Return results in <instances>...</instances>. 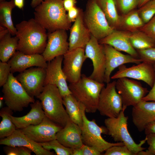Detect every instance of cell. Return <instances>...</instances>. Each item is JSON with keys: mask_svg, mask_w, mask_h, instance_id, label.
Listing matches in <instances>:
<instances>
[{"mask_svg": "<svg viewBox=\"0 0 155 155\" xmlns=\"http://www.w3.org/2000/svg\"><path fill=\"white\" fill-rule=\"evenodd\" d=\"M15 27L18 40L17 50L26 54H42L47 43L46 30L34 18L22 21Z\"/></svg>", "mask_w": 155, "mask_h": 155, "instance_id": "obj_1", "label": "cell"}, {"mask_svg": "<svg viewBox=\"0 0 155 155\" xmlns=\"http://www.w3.org/2000/svg\"><path fill=\"white\" fill-rule=\"evenodd\" d=\"M63 0H44L34 8L35 20L48 32L68 30L71 23L67 19Z\"/></svg>", "mask_w": 155, "mask_h": 155, "instance_id": "obj_2", "label": "cell"}, {"mask_svg": "<svg viewBox=\"0 0 155 155\" xmlns=\"http://www.w3.org/2000/svg\"><path fill=\"white\" fill-rule=\"evenodd\" d=\"M105 86L104 83L95 80L82 75L80 79L68 87L71 94L84 106L86 112L95 113L97 110L100 95Z\"/></svg>", "mask_w": 155, "mask_h": 155, "instance_id": "obj_3", "label": "cell"}, {"mask_svg": "<svg viewBox=\"0 0 155 155\" xmlns=\"http://www.w3.org/2000/svg\"><path fill=\"white\" fill-rule=\"evenodd\" d=\"M36 98L41 102L45 116L64 127L70 119L63 107V97L58 88L54 85H46Z\"/></svg>", "mask_w": 155, "mask_h": 155, "instance_id": "obj_4", "label": "cell"}, {"mask_svg": "<svg viewBox=\"0 0 155 155\" xmlns=\"http://www.w3.org/2000/svg\"><path fill=\"white\" fill-rule=\"evenodd\" d=\"M124 112L122 111L117 117H108L104 120V124L108 130V135L112 137L115 142H123L131 152L136 155L146 148L142 146L146 142L147 138L146 137L138 144L134 142L128 131V117L125 116Z\"/></svg>", "mask_w": 155, "mask_h": 155, "instance_id": "obj_5", "label": "cell"}, {"mask_svg": "<svg viewBox=\"0 0 155 155\" xmlns=\"http://www.w3.org/2000/svg\"><path fill=\"white\" fill-rule=\"evenodd\" d=\"M81 111L83 120L82 137L84 145L92 147L101 153L111 146L124 145L122 142L112 143L106 141L102 137L101 134H107L106 127L99 126L94 119L89 120L86 115L85 108L83 105Z\"/></svg>", "mask_w": 155, "mask_h": 155, "instance_id": "obj_6", "label": "cell"}, {"mask_svg": "<svg viewBox=\"0 0 155 155\" xmlns=\"http://www.w3.org/2000/svg\"><path fill=\"white\" fill-rule=\"evenodd\" d=\"M84 22L91 35L98 41L104 38L115 29L109 24L96 0H89L83 12Z\"/></svg>", "mask_w": 155, "mask_h": 155, "instance_id": "obj_7", "label": "cell"}, {"mask_svg": "<svg viewBox=\"0 0 155 155\" xmlns=\"http://www.w3.org/2000/svg\"><path fill=\"white\" fill-rule=\"evenodd\" d=\"M2 92L7 106L14 112L22 111L35 101L34 98L28 94L11 72L7 81L3 86Z\"/></svg>", "mask_w": 155, "mask_h": 155, "instance_id": "obj_8", "label": "cell"}, {"mask_svg": "<svg viewBox=\"0 0 155 155\" xmlns=\"http://www.w3.org/2000/svg\"><path fill=\"white\" fill-rule=\"evenodd\" d=\"M116 80L110 82L103 88L100 92L97 110L102 116L117 117L122 111L123 103L116 88Z\"/></svg>", "mask_w": 155, "mask_h": 155, "instance_id": "obj_9", "label": "cell"}, {"mask_svg": "<svg viewBox=\"0 0 155 155\" xmlns=\"http://www.w3.org/2000/svg\"><path fill=\"white\" fill-rule=\"evenodd\" d=\"M116 88L122 99L124 111L127 107L134 106L142 101L149 92L139 82L127 78L117 79Z\"/></svg>", "mask_w": 155, "mask_h": 155, "instance_id": "obj_10", "label": "cell"}, {"mask_svg": "<svg viewBox=\"0 0 155 155\" xmlns=\"http://www.w3.org/2000/svg\"><path fill=\"white\" fill-rule=\"evenodd\" d=\"M154 63L144 61L130 67L122 65L111 79H117L122 78H132L142 81L152 88L155 80V71Z\"/></svg>", "mask_w": 155, "mask_h": 155, "instance_id": "obj_11", "label": "cell"}, {"mask_svg": "<svg viewBox=\"0 0 155 155\" xmlns=\"http://www.w3.org/2000/svg\"><path fill=\"white\" fill-rule=\"evenodd\" d=\"M85 55L87 58L92 61L93 70L89 76L97 82L104 83L105 70L106 58L103 45L91 35L90 39L85 48Z\"/></svg>", "mask_w": 155, "mask_h": 155, "instance_id": "obj_12", "label": "cell"}, {"mask_svg": "<svg viewBox=\"0 0 155 155\" xmlns=\"http://www.w3.org/2000/svg\"><path fill=\"white\" fill-rule=\"evenodd\" d=\"M46 74V68L37 67L26 69L16 78L30 96L36 97L44 86Z\"/></svg>", "mask_w": 155, "mask_h": 155, "instance_id": "obj_13", "label": "cell"}, {"mask_svg": "<svg viewBox=\"0 0 155 155\" xmlns=\"http://www.w3.org/2000/svg\"><path fill=\"white\" fill-rule=\"evenodd\" d=\"M63 127L45 116L40 123L20 129L28 137L40 143L56 139L57 133Z\"/></svg>", "mask_w": 155, "mask_h": 155, "instance_id": "obj_14", "label": "cell"}, {"mask_svg": "<svg viewBox=\"0 0 155 155\" xmlns=\"http://www.w3.org/2000/svg\"><path fill=\"white\" fill-rule=\"evenodd\" d=\"M87 59L83 48L68 51L63 55L62 69L67 82L73 83L80 79L82 66Z\"/></svg>", "mask_w": 155, "mask_h": 155, "instance_id": "obj_15", "label": "cell"}, {"mask_svg": "<svg viewBox=\"0 0 155 155\" xmlns=\"http://www.w3.org/2000/svg\"><path fill=\"white\" fill-rule=\"evenodd\" d=\"M63 60V55H60L48 62L44 83V86L47 84L56 86L59 89L62 97L71 94L62 69V64Z\"/></svg>", "mask_w": 155, "mask_h": 155, "instance_id": "obj_16", "label": "cell"}, {"mask_svg": "<svg viewBox=\"0 0 155 155\" xmlns=\"http://www.w3.org/2000/svg\"><path fill=\"white\" fill-rule=\"evenodd\" d=\"M46 47L42 55L49 62L56 57L63 55L69 49L66 30L59 29L47 33Z\"/></svg>", "mask_w": 155, "mask_h": 155, "instance_id": "obj_17", "label": "cell"}, {"mask_svg": "<svg viewBox=\"0 0 155 155\" xmlns=\"http://www.w3.org/2000/svg\"><path fill=\"white\" fill-rule=\"evenodd\" d=\"M103 45L106 58L104 82L106 84L110 82L111 74L116 68L127 63L137 64L143 61L140 59L135 58L129 55L124 54L110 45Z\"/></svg>", "mask_w": 155, "mask_h": 155, "instance_id": "obj_18", "label": "cell"}, {"mask_svg": "<svg viewBox=\"0 0 155 155\" xmlns=\"http://www.w3.org/2000/svg\"><path fill=\"white\" fill-rule=\"evenodd\" d=\"M132 121L138 131H144L146 126L155 121V101L142 100L132 111Z\"/></svg>", "mask_w": 155, "mask_h": 155, "instance_id": "obj_19", "label": "cell"}, {"mask_svg": "<svg viewBox=\"0 0 155 155\" xmlns=\"http://www.w3.org/2000/svg\"><path fill=\"white\" fill-rule=\"evenodd\" d=\"M0 144L13 146H24L36 155H53L54 153L44 149L39 143L28 137L20 129H16L10 136L1 139Z\"/></svg>", "mask_w": 155, "mask_h": 155, "instance_id": "obj_20", "label": "cell"}, {"mask_svg": "<svg viewBox=\"0 0 155 155\" xmlns=\"http://www.w3.org/2000/svg\"><path fill=\"white\" fill-rule=\"evenodd\" d=\"M42 54H26L17 51L8 61L10 72H22L28 68L36 66L46 68L47 63Z\"/></svg>", "mask_w": 155, "mask_h": 155, "instance_id": "obj_21", "label": "cell"}, {"mask_svg": "<svg viewBox=\"0 0 155 155\" xmlns=\"http://www.w3.org/2000/svg\"><path fill=\"white\" fill-rule=\"evenodd\" d=\"M131 32L115 30L104 38L98 41L102 44L110 45L119 51L125 52L136 58L140 59L138 53L132 46L130 40Z\"/></svg>", "mask_w": 155, "mask_h": 155, "instance_id": "obj_22", "label": "cell"}, {"mask_svg": "<svg viewBox=\"0 0 155 155\" xmlns=\"http://www.w3.org/2000/svg\"><path fill=\"white\" fill-rule=\"evenodd\" d=\"M83 13L81 9L79 15L70 29L69 51L78 48L85 49L90 39L91 35L84 22Z\"/></svg>", "mask_w": 155, "mask_h": 155, "instance_id": "obj_23", "label": "cell"}, {"mask_svg": "<svg viewBox=\"0 0 155 155\" xmlns=\"http://www.w3.org/2000/svg\"><path fill=\"white\" fill-rule=\"evenodd\" d=\"M56 139L65 146L72 149L81 148L84 145L81 128L70 119L57 133Z\"/></svg>", "mask_w": 155, "mask_h": 155, "instance_id": "obj_24", "label": "cell"}, {"mask_svg": "<svg viewBox=\"0 0 155 155\" xmlns=\"http://www.w3.org/2000/svg\"><path fill=\"white\" fill-rule=\"evenodd\" d=\"M31 109L26 115L21 117L10 116L12 121L16 129H22L31 125L40 123L45 115L40 101L37 100L30 104Z\"/></svg>", "mask_w": 155, "mask_h": 155, "instance_id": "obj_25", "label": "cell"}, {"mask_svg": "<svg viewBox=\"0 0 155 155\" xmlns=\"http://www.w3.org/2000/svg\"><path fill=\"white\" fill-rule=\"evenodd\" d=\"M64 105L70 119L82 128L83 120L81 111L82 104L72 94L63 97Z\"/></svg>", "mask_w": 155, "mask_h": 155, "instance_id": "obj_26", "label": "cell"}, {"mask_svg": "<svg viewBox=\"0 0 155 155\" xmlns=\"http://www.w3.org/2000/svg\"><path fill=\"white\" fill-rule=\"evenodd\" d=\"M110 25L115 30L119 26L120 16L118 13L115 0H96Z\"/></svg>", "mask_w": 155, "mask_h": 155, "instance_id": "obj_27", "label": "cell"}, {"mask_svg": "<svg viewBox=\"0 0 155 155\" xmlns=\"http://www.w3.org/2000/svg\"><path fill=\"white\" fill-rule=\"evenodd\" d=\"M15 7L14 0L0 2V25L7 28L12 36H15L17 32L11 18L12 11Z\"/></svg>", "mask_w": 155, "mask_h": 155, "instance_id": "obj_28", "label": "cell"}, {"mask_svg": "<svg viewBox=\"0 0 155 155\" xmlns=\"http://www.w3.org/2000/svg\"><path fill=\"white\" fill-rule=\"evenodd\" d=\"M9 32L0 39V59L7 62L13 56L17 50L18 39L15 36H11Z\"/></svg>", "mask_w": 155, "mask_h": 155, "instance_id": "obj_29", "label": "cell"}, {"mask_svg": "<svg viewBox=\"0 0 155 155\" xmlns=\"http://www.w3.org/2000/svg\"><path fill=\"white\" fill-rule=\"evenodd\" d=\"M137 10H132L120 16L119 27L131 32L139 30L144 24Z\"/></svg>", "mask_w": 155, "mask_h": 155, "instance_id": "obj_30", "label": "cell"}, {"mask_svg": "<svg viewBox=\"0 0 155 155\" xmlns=\"http://www.w3.org/2000/svg\"><path fill=\"white\" fill-rule=\"evenodd\" d=\"M13 113V111L7 106L1 110L0 116L2 119L0 123V139L10 136L16 129L10 117Z\"/></svg>", "mask_w": 155, "mask_h": 155, "instance_id": "obj_31", "label": "cell"}, {"mask_svg": "<svg viewBox=\"0 0 155 155\" xmlns=\"http://www.w3.org/2000/svg\"><path fill=\"white\" fill-rule=\"evenodd\" d=\"M130 40L133 47L137 50L155 47L154 42L139 30L131 32Z\"/></svg>", "mask_w": 155, "mask_h": 155, "instance_id": "obj_32", "label": "cell"}, {"mask_svg": "<svg viewBox=\"0 0 155 155\" xmlns=\"http://www.w3.org/2000/svg\"><path fill=\"white\" fill-rule=\"evenodd\" d=\"M39 144L46 150H53L57 155H72L73 149L65 146L56 139Z\"/></svg>", "mask_w": 155, "mask_h": 155, "instance_id": "obj_33", "label": "cell"}, {"mask_svg": "<svg viewBox=\"0 0 155 155\" xmlns=\"http://www.w3.org/2000/svg\"><path fill=\"white\" fill-rule=\"evenodd\" d=\"M144 24L148 22L155 15V0H152L140 7L137 10Z\"/></svg>", "mask_w": 155, "mask_h": 155, "instance_id": "obj_34", "label": "cell"}, {"mask_svg": "<svg viewBox=\"0 0 155 155\" xmlns=\"http://www.w3.org/2000/svg\"><path fill=\"white\" fill-rule=\"evenodd\" d=\"M140 0H115L117 8L123 15L138 6Z\"/></svg>", "mask_w": 155, "mask_h": 155, "instance_id": "obj_35", "label": "cell"}, {"mask_svg": "<svg viewBox=\"0 0 155 155\" xmlns=\"http://www.w3.org/2000/svg\"><path fill=\"white\" fill-rule=\"evenodd\" d=\"M104 155H135L125 145L111 146L105 151Z\"/></svg>", "mask_w": 155, "mask_h": 155, "instance_id": "obj_36", "label": "cell"}, {"mask_svg": "<svg viewBox=\"0 0 155 155\" xmlns=\"http://www.w3.org/2000/svg\"><path fill=\"white\" fill-rule=\"evenodd\" d=\"M139 58L143 61L155 63V47L142 50H137Z\"/></svg>", "mask_w": 155, "mask_h": 155, "instance_id": "obj_37", "label": "cell"}, {"mask_svg": "<svg viewBox=\"0 0 155 155\" xmlns=\"http://www.w3.org/2000/svg\"><path fill=\"white\" fill-rule=\"evenodd\" d=\"M139 30L145 33L155 42V15Z\"/></svg>", "mask_w": 155, "mask_h": 155, "instance_id": "obj_38", "label": "cell"}, {"mask_svg": "<svg viewBox=\"0 0 155 155\" xmlns=\"http://www.w3.org/2000/svg\"><path fill=\"white\" fill-rule=\"evenodd\" d=\"M10 73V66L6 62H0V86H3L7 81Z\"/></svg>", "mask_w": 155, "mask_h": 155, "instance_id": "obj_39", "label": "cell"}, {"mask_svg": "<svg viewBox=\"0 0 155 155\" xmlns=\"http://www.w3.org/2000/svg\"><path fill=\"white\" fill-rule=\"evenodd\" d=\"M147 142L149 146L146 150L149 155H155V133H150L146 135Z\"/></svg>", "mask_w": 155, "mask_h": 155, "instance_id": "obj_40", "label": "cell"}, {"mask_svg": "<svg viewBox=\"0 0 155 155\" xmlns=\"http://www.w3.org/2000/svg\"><path fill=\"white\" fill-rule=\"evenodd\" d=\"M80 10L81 9L75 6L67 11V18L70 23H71L75 21L79 15Z\"/></svg>", "mask_w": 155, "mask_h": 155, "instance_id": "obj_41", "label": "cell"}, {"mask_svg": "<svg viewBox=\"0 0 155 155\" xmlns=\"http://www.w3.org/2000/svg\"><path fill=\"white\" fill-rule=\"evenodd\" d=\"M81 148L83 155H101V152L92 147L84 144Z\"/></svg>", "mask_w": 155, "mask_h": 155, "instance_id": "obj_42", "label": "cell"}, {"mask_svg": "<svg viewBox=\"0 0 155 155\" xmlns=\"http://www.w3.org/2000/svg\"><path fill=\"white\" fill-rule=\"evenodd\" d=\"M3 150L7 155H20L18 146L5 145L3 148Z\"/></svg>", "mask_w": 155, "mask_h": 155, "instance_id": "obj_43", "label": "cell"}, {"mask_svg": "<svg viewBox=\"0 0 155 155\" xmlns=\"http://www.w3.org/2000/svg\"><path fill=\"white\" fill-rule=\"evenodd\" d=\"M155 71V63H154ZM142 100L155 101V80L153 86L150 90L142 99Z\"/></svg>", "mask_w": 155, "mask_h": 155, "instance_id": "obj_44", "label": "cell"}, {"mask_svg": "<svg viewBox=\"0 0 155 155\" xmlns=\"http://www.w3.org/2000/svg\"><path fill=\"white\" fill-rule=\"evenodd\" d=\"M76 0H63L64 7L66 11L75 6Z\"/></svg>", "mask_w": 155, "mask_h": 155, "instance_id": "obj_45", "label": "cell"}, {"mask_svg": "<svg viewBox=\"0 0 155 155\" xmlns=\"http://www.w3.org/2000/svg\"><path fill=\"white\" fill-rule=\"evenodd\" d=\"M144 131L146 135L155 133V121L149 124L146 126Z\"/></svg>", "mask_w": 155, "mask_h": 155, "instance_id": "obj_46", "label": "cell"}, {"mask_svg": "<svg viewBox=\"0 0 155 155\" xmlns=\"http://www.w3.org/2000/svg\"><path fill=\"white\" fill-rule=\"evenodd\" d=\"M8 29L2 26H0V39L3 38L9 33Z\"/></svg>", "mask_w": 155, "mask_h": 155, "instance_id": "obj_47", "label": "cell"}, {"mask_svg": "<svg viewBox=\"0 0 155 155\" xmlns=\"http://www.w3.org/2000/svg\"><path fill=\"white\" fill-rule=\"evenodd\" d=\"M24 0H14V3L16 6L20 9L23 8L24 5Z\"/></svg>", "mask_w": 155, "mask_h": 155, "instance_id": "obj_48", "label": "cell"}, {"mask_svg": "<svg viewBox=\"0 0 155 155\" xmlns=\"http://www.w3.org/2000/svg\"><path fill=\"white\" fill-rule=\"evenodd\" d=\"M72 155H83L82 148L73 149Z\"/></svg>", "mask_w": 155, "mask_h": 155, "instance_id": "obj_49", "label": "cell"}, {"mask_svg": "<svg viewBox=\"0 0 155 155\" xmlns=\"http://www.w3.org/2000/svg\"><path fill=\"white\" fill-rule=\"evenodd\" d=\"M44 0H32L31 6L33 8H35L40 4Z\"/></svg>", "mask_w": 155, "mask_h": 155, "instance_id": "obj_50", "label": "cell"}, {"mask_svg": "<svg viewBox=\"0 0 155 155\" xmlns=\"http://www.w3.org/2000/svg\"><path fill=\"white\" fill-rule=\"evenodd\" d=\"M152 0H140L138 5V7L140 8L145 4L147 2Z\"/></svg>", "mask_w": 155, "mask_h": 155, "instance_id": "obj_51", "label": "cell"}, {"mask_svg": "<svg viewBox=\"0 0 155 155\" xmlns=\"http://www.w3.org/2000/svg\"><path fill=\"white\" fill-rule=\"evenodd\" d=\"M3 105V101L2 99L1 98L0 99V107L2 108Z\"/></svg>", "mask_w": 155, "mask_h": 155, "instance_id": "obj_52", "label": "cell"}, {"mask_svg": "<svg viewBox=\"0 0 155 155\" xmlns=\"http://www.w3.org/2000/svg\"><path fill=\"white\" fill-rule=\"evenodd\" d=\"M5 1V0H0V2H3Z\"/></svg>", "mask_w": 155, "mask_h": 155, "instance_id": "obj_53", "label": "cell"}]
</instances>
